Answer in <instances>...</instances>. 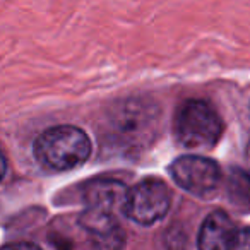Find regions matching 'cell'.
Returning a JSON list of instances; mask_svg holds the SVG:
<instances>
[{
    "instance_id": "7",
    "label": "cell",
    "mask_w": 250,
    "mask_h": 250,
    "mask_svg": "<svg viewBox=\"0 0 250 250\" xmlns=\"http://www.w3.org/2000/svg\"><path fill=\"white\" fill-rule=\"evenodd\" d=\"M236 235L235 225L225 211H212L206 216L199 229V250H229Z\"/></svg>"
},
{
    "instance_id": "8",
    "label": "cell",
    "mask_w": 250,
    "mask_h": 250,
    "mask_svg": "<svg viewBox=\"0 0 250 250\" xmlns=\"http://www.w3.org/2000/svg\"><path fill=\"white\" fill-rule=\"evenodd\" d=\"M127 194L129 192L125 190L124 184L117 180H94L86 185L84 199L87 202V209L115 212L117 208H122L124 211Z\"/></svg>"
},
{
    "instance_id": "2",
    "label": "cell",
    "mask_w": 250,
    "mask_h": 250,
    "mask_svg": "<svg viewBox=\"0 0 250 250\" xmlns=\"http://www.w3.org/2000/svg\"><path fill=\"white\" fill-rule=\"evenodd\" d=\"M175 134L178 143L188 149H209L221 137L223 120L209 103L188 100L177 111Z\"/></svg>"
},
{
    "instance_id": "9",
    "label": "cell",
    "mask_w": 250,
    "mask_h": 250,
    "mask_svg": "<svg viewBox=\"0 0 250 250\" xmlns=\"http://www.w3.org/2000/svg\"><path fill=\"white\" fill-rule=\"evenodd\" d=\"M228 197L235 204H250V175L247 171H231L228 178Z\"/></svg>"
},
{
    "instance_id": "11",
    "label": "cell",
    "mask_w": 250,
    "mask_h": 250,
    "mask_svg": "<svg viewBox=\"0 0 250 250\" xmlns=\"http://www.w3.org/2000/svg\"><path fill=\"white\" fill-rule=\"evenodd\" d=\"M4 250H42L40 247L33 245V243L19 242V243H11V245L4 247Z\"/></svg>"
},
{
    "instance_id": "6",
    "label": "cell",
    "mask_w": 250,
    "mask_h": 250,
    "mask_svg": "<svg viewBox=\"0 0 250 250\" xmlns=\"http://www.w3.org/2000/svg\"><path fill=\"white\" fill-rule=\"evenodd\" d=\"M81 226L86 229L93 250H122L124 233L113 212L87 209L81 218Z\"/></svg>"
},
{
    "instance_id": "1",
    "label": "cell",
    "mask_w": 250,
    "mask_h": 250,
    "mask_svg": "<svg viewBox=\"0 0 250 250\" xmlns=\"http://www.w3.org/2000/svg\"><path fill=\"white\" fill-rule=\"evenodd\" d=\"M91 141L74 125L50 127L35 141V158L48 170L67 171L83 165L91 154Z\"/></svg>"
},
{
    "instance_id": "12",
    "label": "cell",
    "mask_w": 250,
    "mask_h": 250,
    "mask_svg": "<svg viewBox=\"0 0 250 250\" xmlns=\"http://www.w3.org/2000/svg\"><path fill=\"white\" fill-rule=\"evenodd\" d=\"M247 158H249V161H250V144H249V149H247Z\"/></svg>"
},
{
    "instance_id": "10",
    "label": "cell",
    "mask_w": 250,
    "mask_h": 250,
    "mask_svg": "<svg viewBox=\"0 0 250 250\" xmlns=\"http://www.w3.org/2000/svg\"><path fill=\"white\" fill-rule=\"evenodd\" d=\"M229 250H250V228H243L236 231Z\"/></svg>"
},
{
    "instance_id": "3",
    "label": "cell",
    "mask_w": 250,
    "mask_h": 250,
    "mask_svg": "<svg viewBox=\"0 0 250 250\" xmlns=\"http://www.w3.org/2000/svg\"><path fill=\"white\" fill-rule=\"evenodd\" d=\"M158 124V108L146 100H127L110 115V127L120 144L139 146L149 141Z\"/></svg>"
},
{
    "instance_id": "4",
    "label": "cell",
    "mask_w": 250,
    "mask_h": 250,
    "mask_svg": "<svg viewBox=\"0 0 250 250\" xmlns=\"http://www.w3.org/2000/svg\"><path fill=\"white\" fill-rule=\"evenodd\" d=\"M170 204L171 192L168 185L158 178H149L129 190L125 199L124 214L130 221L149 226L167 214Z\"/></svg>"
},
{
    "instance_id": "5",
    "label": "cell",
    "mask_w": 250,
    "mask_h": 250,
    "mask_svg": "<svg viewBox=\"0 0 250 250\" xmlns=\"http://www.w3.org/2000/svg\"><path fill=\"white\" fill-rule=\"evenodd\" d=\"M170 173L182 188L197 195L214 190L221 177L216 161L195 154H187L175 160L170 167Z\"/></svg>"
}]
</instances>
